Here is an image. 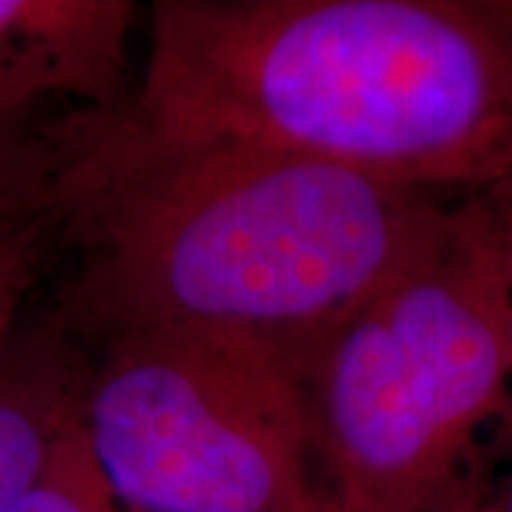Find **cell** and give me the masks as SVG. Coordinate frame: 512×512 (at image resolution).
I'll return each mask as SVG.
<instances>
[{"label":"cell","instance_id":"6da1fadb","mask_svg":"<svg viewBox=\"0 0 512 512\" xmlns=\"http://www.w3.org/2000/svg\"><path fill=\"white\" fill-rule=\"evenodd\" d=\"M72 274L55 308L94 348L163 333L308 384L333 342L444 234L456 197L268 151L154 137L111 109L43 123Z\"/></svg>","mask_w":512,"mask_h":512},{"label":"cell","instance_id":"7a4b0ae2","mask_svg":"<svg viewBox=\"0 0 512 512\" xmlns=\"http://www.w3.org/2000/svg\"><path fill=\"white\" fill-rule=\"evenodd\" d=\"M154 137L470 194L512 180V0H157Z\"/></svg>","mask_w":512,"mask_h":512},{"label":"cell","instance_id":"3957f363","mask_svg":"<svg viewBox=\"0 0 512 512\" xmlns=\"http://www.w3.org/2000/svg\"><path fill=\"white\" fill-rule=\"evenodd\" d=\"M512 180L458 194L441 239L350 325L305 399L333 512H436L507 421Z\"/></svg>","mask_w":512,"mask_h":512},{"label":"cell","instance_id":"277c9868","mask_svg":"<svg viewBox=\"0 0 512 512\" xmlns=\"http://www.w3.org/2000/svg\"><path fill=\"white\" fill-rule=\"evenodd\" d=\"M89 350L77 427L131 512H333L305 387L265 359L131 333Z\"/></svg>","mask_w":512,"mask_h":512},{"label":"cell","instance_id":"5b68a950","mask_svg":"<svg viewBox=\"0 0 512 512\" xmlns=\"http://www.w3.org/2000/svg\"><path fill=\"white\" fill-rule=\"evenodd\" d=\"M126 0H0V123H35L46 100L126 103Z\"/></svg>","mask_w":512,"mask_h":512},{"label":"cell","instance_id":"8992f818","mask_svg":"<svg viewBox=\"0 0 512 512\" xmlns=\"http://www.w3.org/2000/svg\"><path fill=\"white\" fill-rule=\"evenodd\" d=\"M89 350L55 305L0 345V512H15L77 424Z\"/></svg>","mask_w":512,"mask_h":512},{"label":"cell","instance_id":"52a82bcc","mask_svg":"<svg viewBox=\"0 0 512 512\" xmlns=\"http://www.w3.org/2000/svg\"><path fill=\"white\" fill-rule=\"evenodd\" d=\"M60 217L49 197L0 208V345L29 313V302L60 262Z\"/></svg>","mask_w":512,"mask_h":512},{"label":"cell","instance_id":"ba28073f","mask_svg":"<svg viewBox=\"0 0 512 512\" xmlns=\"http://www.w3.org/2000/svg\"><path fill=\"white\" fill-rule=\"evenodd\" d=\"M15 512H131L111 493L103 473L97 470L80 427L57 444L46 473L40 476Z\"/></svg>","mask_w":512,"mask_h":512},{"label":"cell","instance_id":"9c48e42d","mask_svg":"<svg viewBox=\"0 0 512 512\" xmlns=\"http://www.w3.org/2000/svg\"><path fill=\"white\" fill-rule=\"evenodd\" d=\"M52 148L43 123H0V208L49 197Z\"/></svg>","mask_w":512,"mask_h":512},{"label":"cell","instance_id":"30bf717a","mask_svg":"<svg viewBox=\"0 0 512 512\" xmlns=\"http://www.w3.org/2000/svg\"><path fill=\"white\" fill-rule=\"evenodd\" d=\"M436 512H490V487L484 481V470L478 458L467 467V473L458 478V484L441 501Z\"/></svg>","mask_w":512,"mask_h":512},{"label":"cell","instance_id":"8fae6325","mask_svg":"<svg viewBox=\"0 0 512 512\" xmlns=\"http://www.w3.org/2000/svg\"><path fill=\"white\" fill-rule=\"evenodd\" d=\"M490 512H512V476L498 490H490Z\"/></svg>","mask_w":512,"mask_h":512}]
</instances>
